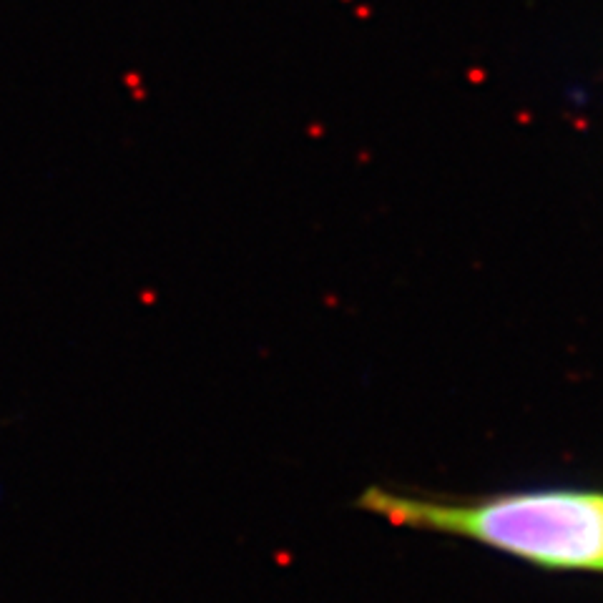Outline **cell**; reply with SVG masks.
<instances>
[{"instance_id": "cell-1", "label": "cell", "mask_w": 603, "mask_h": 603, "mask_svg": "<svg viewBox=\"0 0 603 603\" xmlns=\"http://www.w3.org/2000/svg\"><path fill=\"white\" fill-rule=\"evenodd\" d=\"M360 508L397 528L463 538L545 570L603 573V490L538 488L435 500L367 488Z\"/></svg>"}]
</instances>
